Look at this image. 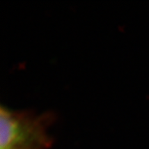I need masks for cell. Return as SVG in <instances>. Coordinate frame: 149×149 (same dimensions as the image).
<instances>
[{
  "label": "cell",
  "instance_id": "1",
  "mask_svg": "<svg viewBox=\"0 0 149 149\" xmlns=\"http://www.w3.org/2000/svg\"><path fill=\"white\" fill-rule=\"evenodd\" d=\"M54 120L50 113L0 108V149H49L53 139L49 128Z\"/></svg>",
  "mask_w": 149,
  "mask_h": 149
}]
</instances>
